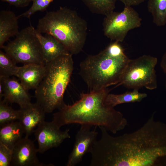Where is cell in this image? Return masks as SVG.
<instances>
[{
  "mask_svg": "<svg viewBox=\"0 0 166 166\" xmlns=\"http://www.w3.org/2000/svg\"><path fill=\"white\" fill-rule=\"evenodd\" d=\"M153 113L140 128L113 136L103 127L90 152V166L166 165V125Z\"/></svg>",
  "mask_w": 166,
  "mask_h": 166,
  "instance_id": "6da1fadb",
  "label": "cell"
},
{
  "mask_svg": "<svg viewBox=\"0 0 166 166\" xmlns=\"http://www.w3.org/2000/svg\"><path fill=\"white\" fill-rule=\"evenodd\" d=\"M110 90L107 88L81 94L71 105L65 104L53 114V121L59 127L68 124H86L104 128L113 134L124 129L127 121L123 114L107 105L105 100Z\"/></svg>",
  "mask_w": 166,
  "mask_h": 166,
  "instance_id": "7a4b0ae2",
  "label": "cell"
},
{
  "mask_svg": "<svg viewBox=\"0 0 166 166\" xmlns=\"http://www.w3.org/2000/svg\"><path fill=\"white\" fill-rule=\"evenodd\" d=\"M86 21L75 10L66 6L47 12L38 22L36 30L52 35L72 55L79 53L87 34Z\"/></svg>",
  "mask_w": 166,
  "mask_h": 166,
  "instance_id": "3957f363",
  "label": "cell"
},
{
  "mask_svg": "<svg viewBox=\"0 0 166 166\" xmlns=\"http://www.w3.org/2000/svg\"><path fill=\"white\" fill-rule=\"evenodd\" d=\"M72 55L63 54L45 63V73L35 89V97L46 113L59 109L65 104L64 94L73 70Z\"/></svg>",
  "mask_w": 166,
  "mask_h": 166,
  "instance_id": "277c9868",
  "label": "cell"
},
{
  "mask_svg": "<svg viewBox=\"0 0 166 166\" xmlns=\"http://www.w3.org/2000/svg\"><path fill=\"white\" fill-rule=\"evenodd\" d=\"M129 59L112 57L104 49L81 61L79 74L89 92L98 91L120 82Z\"/></svg>",
  "mask_w": 166,
  "mask_h": 166,
  "instance_id": "5b68a950",
  "label": "cell"
},
{
  "mask_svg": "<svg viewBox=\"0 0 166 166\" xmlns=\"http://www.w3.org/2000/svg\"><path fill=\"white\" fill-rule=\"evenodd\" d=\"M16 36L2 48L16 64H45L41 45L35 29L31 25L19 31Z\"/></svg>",
  "mask_w": 166,
  "mask_h": 166,
  "instance_id": "8992f818",
  "label": "cell"
},
{
  "mask_svg": "<svg viewBox=\"0 0 166 166\" xmlns=\"http://www.w3.org/2000/svg\"><path fill=\"white\" fill-rule=\"evenodd\" d=\"M157 62L156 57L148 55L130 59L121 81L115 87L123 85L133 89L138 90L143 87L150 90L156 89L155 69Z\"/></svg>",
  "mask_w": 166,
  "mask_h": 166,
  "instance_id": "52a82bcc",
  "label": "cell"
},
{
  "mask_svg": "<svg viewBox=\"0 0 166 166\" xmlns=\"http://www.w3.org/2000/svg\"><path fill=\"white\" fill-rule=\"evenodd\" d=\"M141 21L132 6H124L121 12L113 11L105 16L103 22L104 34L111 40L122 42L129 31L140 26Z\"/></svg>",
  "mask_w": 166,
  "mask_h": 166,
  "instance_id": "ba28073f",
  "label": "cell"
},
{
  "mask_svg": "<svg viewBox=\"0 0 166 166\" xmlns=\"http://www.w3.org/2000/svg\"><path fill=\"white\" fill-rule=\"evenodd\" d=\"M69 131V129L61 131L53 121L42 122L34 132L38 143V152L43 153L50 149L58 146L65 140L70 138Z\"/></svg>",
  "mask_w": 166,
  "mask_h": 166,
  "instance_id": "9c48e42d",
  "label": "cell"
},
{
  "mask_svg": "<svg viewBox=\"0 0 166 166\" xmlns=\"http://www.w3.org/2000/svg\"><path fill=\"white\" fill-rule=\"evenodd\" d=\"M92 126L81 124L76 135L74 144L68 157L66 166H75L82 161L86 154L90 153L98 134L96 128L91 129Z\"/></svg>",
  "mask_w": 166,
  "mask_h": 166,
  "instance_id": "30bf717a",
  "label": "cell"
},
{
  "mask_svg": "<svg viewBox=\"0 0 166 166\" xmlns=\"http://www.w3.org/2000/svg\"><path fill=\"white\" fill-rule=\"evenodd\" d=\"M25 136L15 144L13 149L11 166H45L50 164L41 163L37 156L38 152L34 142Z\"/></svg>",
  "mask_w": 166,
  "mask_h": 166,
  "instance_id": "8fae6325",
  "label": "cell"
},
{
  "mask_svg": "<svg viewBox=\"0 0 166 166\" xmlns=\"http://www.w3.org/2000/svg\"><path fill=\"white\" fill-rule=\"evenodd\" d=\"M18 121L21 125L25 136L29 137L37 127L45 121L46 113L37 103L31 102L20 107Z\"/></svg>",
  "mask_w": 166,
  "mask_h": 166,
  "instance_id": "7c38bea8",
  "label": "cell"
},
{
  "mask_svg": "<svg viewBox=\"0 0 166 166\" xmlns=\"http://www.w3.org/2000/svg\"><path fill=\"white\" fill-rule=\"evenodd\" d=\"M4 100L10 104L16 103L22 107L31 102V98L20 82L15 77H0Z\"/></svg>",
  "mask_w": 166,
  "mask_h": 166,
  "instance_id": "4fadbf2b",
  "label": "cell"
},
{
  "mask_svg": "<svg viewBox=\"0 0 166 166\" xmlns=\"http://www.w3.org/2000/svg\"><path fill=\"white\" fill-rule=\"evenodd\" d=\"M45 69V64H25L18 67L15 76L27 90L35 89L42 80Z\"/></svg>",
  "mask_w": 166,
  "mask_h": 166,
  "instance_id": "5bb4252c",
  "label": "cell"
},
{
  "mask_svg": "<svg viewBox=\"0 0 166 166\" xmlns=\"http://www.w3.org/2000/svg\"><path fill=\"white\" fill-rule=\"evenodd\" d=\"M35 31L41 45L45 63L61 55L70 53L64 45L53 36L47 34L46 36H43L36 29Z\"/></svg>",
  "mask_w": 166,
  "mask_h": 166,
  "instance_id": "9a60e30c",
  "label": "cell"
},
{
  "mask_svg": "<svg viewBox=\"0 0 166 166\" xmlns=\"http://www.w3.org/2000/svg\"><path fill=\"white\" fill-rule=\"evenodd\" d=\"M18 18L13 11L2 10L0 11V48L11 37L16 35L19 31Z\"/></svg>",
  "mask_w": 166,
  "mask_h": 166,
  "instance_id": "2e32d148",
  "label": "cell"
},
{
  "mask_svg": "<svg viewBox=\"0 0 166 166\" xmlns=\"http://www.w3.org/2000/svg\"><path fill=\"white\" fill-rule=\"evenodd\" d=\"M24 133L23 128L18 121L7 123L1 127L0 143L12 150L15 144L22 138Z\"/></svg>",
  "mask_w": 166,
  "mask_h": 166,
  "instance_id": "e0dca14e",
  "label": "cell"
},
{
  "mask_svg": "<svg viewBox=\"0 0 166 166\" xmlns=\"http://www.w3.org/2000/svg\"><path fill=\"white\" fill-rule=\"evenodd\" d=\"M147 96V94L140 93L138 89H133L132 91H127L120 94L109 93L105 98V103L109 106L114 108L122 104L140 102Z\"/></svg>",
  "mask_w": 166,
  "mask_h": 166,
  "instance_id": "ac0fdd59",
  "label": "cell"
},
{
  "mask_svg": "<svg viewBox=\"0 0 166 166\" xmlns=\"http://www.w3.org/2000/svg\"><path fill=\"white\" fill-rule=\"evenodd\" d=\"M147 7L155 24L160 27L166 25V0H148Z\"/></svg>",
  "mask_w": 166,
  "mask_h": 166,
  "instance_id": "d6986e66",
  "label": "cell"
},
{
  "mask_svg": "<svg viewBox=\"0 0 166 166\" xmlns=\"http://www.w3.org/2000/svg\"><path fill=\"white\" fill-rule=\"evenodd\" d=\"M117 0H81L93 13L104 15L114 11Z\"/></svg>",
  "mask_w": 166,
  "mask_h": 166,
  "instance_id": "ffe728a7",
  "label": "cell"
},
{
  "mask_svg": "<svg viewBox=\"0 0 166 166\" xmlns=\"http://www.w3.org/2000/svg\"><path fill=\"white\" fill-rule=\"evenodd\" d=\"M5 53L0 51V77L15 76L18 66Z\"/></svg>",
  "mask_w": 166,
  "mask_h": 166,
  "instance_id": "44dd1931",
  "label": "cell"
},
{
  "mask_svg": "<svg viewBox=\"0 0 166 166\" xmlns=\"http://www.w3.org/2000/svg\"><path fill=\"white\" fill-rule=\"evenodd\" d=\"M4 100L0 101V126L18 120L19 110H15Z\"/></svg>",
  "mask_w": 166,
  "mask_h": 166,
  "instance_id": "7402d4cb",
  "label": "cell"
},
{
  "mask_svg": "<svg viewBox=\"0 0 166 166\" xmlns=\"http://www.w3.org/2000/svg\"><path fill=\"white\" fill-rule=\"evenodd\" d=\"M54 0H32V4L30 8L25 12L18 16V18L30 17L38 11H44Z\"/></svg>",
  "mask_w": 166,
  "mask_h": 166,
  "instance_id": "603a6c76",
  "label": "cell"
},
{
  "mask_svg": "<svg viewBox=\"0 0 166 166\" xmlns=\"http://www.w3.org/2000/svg\"><path fill=\"white\" fill-rule=\"evenodd\" d=\"M12 150L0 143V166H11Z\"/></svg>",
  "mask_w": 166,
  "mask_h": 166,
  "instance_id": "cb8c5ba5",
  "label": "cell"
},
{
  "mask_svg": "<svg viewBox=\"0 0 166 166\" xmlns=\"http://www.w3.org/2000/svg\"><path fill=\"white\" fill-rule=\"evenodd\" d=\"M119 42L115 41L110 43L105 49L109 55L115 58L122 57L126 56L124 53L123 49Z\"/></svg>",
  "mask_w": 166,
  "mask_h": 166,
  "instance_id": "d4e9b609",
  "label": "cell"
},
{
  "mask_svg": "<svg viewBox=\"0 0 166 166\" xmlns=\"http://www.w3.org/2000/svg\"><path fill=\"white\" fill-rule=\"evenodd\" d=\"M6 2L17 8H23L27 6L32 0H1Z\"/></svg>",
  "mask_w": 166,
  "mask_h": 166,
  "instance_id": "484cf974",
  "label": "cell"
},
{
  "mask_svg": "<svg viewBox=\"0 0 166 166\" xmlns=\"http://www.w3.org/2000/svg\"><path fill=\"white\" fill-rule=\"evenodd\" d=\"M122 2L124 6H132L138 5L146 0H117Z\"/></svg>",
  "mask_w": 166,
  "mask_h": 166,
  "instance_id": "4316f807",
  "label": "cell"
},
{
  "mask_svg": "<svg viewBox=\"0 0 166 166\" xmlns=\"http://www.w3.org/2000/svg\"><path fill=\"white\" fill-rule=\"evenodd\" d=\"M160 66L166 77L165 87L166 89V51L162 57Z\"/></svg>",
  "mask_w": 166,
  "mask_h": 166,
  "instance_id": "83f0119b",
  "label": "cell"
},
{
  "mask_svg": "<svg viewBox=\"0 0 166 166\" xmlns=\"http://www.w3.org/2000/svg\"><path fill=\"white\" fill-rule=\"evenodd\" d=\"M3 97V91L2 84L0 83V99H2Z\"/></svg>",
  "mask_w": 166,
  "mask_h": 166,
  "instance_id": "f1b7e54d",
  "label": "cell"
}]
</instances>
